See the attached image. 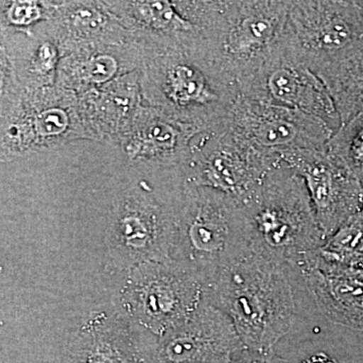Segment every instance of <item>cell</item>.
Returning a JSON list of instances; mask_svg holds the SVG:
<instances>
[{
    "label": "cell",
    "instance_id": "obj_16",
    "mask_svg": "<svg viewBox=\"0 0 363 363\" xmlns=\"http://www.w3.org/2000/svg\"><path fill=\"white\" fill-rule=\"evenodd\" d=\"M199 133L143 102L116 147L128 164L138 168H180Z\"/></svg>",
    "mask_w": 363,
    "mask_h": 363
},
{
    "label": "cell",
    "instance_id": "obj_6",
    "mask_svg": "<svg viewBox=\"0 0 363 363\" xmlns=\"http://www.w3.org/2000/svg\"><path fill=\"white\" fill-rule=\"evenodd\" d=\"M0 100L1 162L47 154L88 140L77 94L70 90L57 85L35 90L21 88Z\"/></svg>",
    "mask_w": 363,
    "mask_h": 363
},
{
    "label": "cell",
    "instance_id": "obj_9",
    "mask_svg": "<svg viewBox=\"0 0 363 363\" xmlns=\"http://www.w3.org/2000/svg\"><path fill=\"white\" fill-rule=\"evenodd\" d=\"M286 45L314 73L363 52V1L294 0Z\"/></svg>",
    "mask_w": 363,
    "mask_h": 363
},
{
    "label": "cell",
    "instance_id": "obj_10",
    "mask_svg": "<svg viewBox=\"0 0 363 363\" xmlns=\"http://www.w3.org/2000/svg\"><path fill=\"white\" fill-rule=\"evenodd\" d=\"M124 28L156 49L206 52L223 1L104 0Z\"/></svg>",
    "mask_w": 363,
    "mask_h": 363
},
{
    "label": "cell",
    "instance_id": "obj_5",
    "mask_svg": "<svg viewBox=\"0 0 363 363\" xmlns=\"http://www.w3.org/2000/svg\"><path fill=\"white\" fill-rule=\"evenodd\" d=\"M243 204L253 250L289 267L326 242L304 180L284 162L267 172Z\"/></svg>",
    "mask_w": 363,
    "mask_h": 363
},
{
    "label": "cell",
    "instance_id": "obj_7",
    "mask_svg": "<svg viewBox=\"0 0 363 363\" xmlns=\"http://www.w3.org/2000/svg\"><path fill=\"white\" fill-rule=\"evenodd\" d=\"M290 7L286 0L223 1L208 56L240 86L285 44Z\"/></svg>",
    "mask_w": 363,
    "mask_h": 363
},
{
    "label": "cell",
    "instance_id": "obj_27",
    "mask_svg": "<svg viewBox=\"0 0 363 363\" xmlns=\"http://www.w3.org/2000/svg\"><path fill=\"white\" fill-rule=\"evenodd\" d=\"M231 363H289L276 354L274 350L257 351L243 347L234 354Z\"/></svg>",
    "mask_w": 363,
    "mask_h": 363
},
{
    "label": "cell",
    "instance_id": "obj_13",
    "mask_svg": "<svg viewBox=\"0 0 363 363\" xmlns=\"http://www.w3.org/2000/svg\"><path fill=\"white\" fill-rule=\"evenodd\" d=\"M238 88L241 95L252 99L317 117L334 133L341 126L326 86L289 51L286 42L266 65Z\"/></svg>",
    "mask_w": 363,
    "mask_h": 363
},
{
    "label": "cell",
    "instance_id": "obj_20",
    "mask_svg": "<svg viewBox=\"0 0 363 363\" xmlns=\"http://www.w3.org/2000/svg\"><path fill=\"white\" fill-rule=\"evenodd\" d=\"M135 327L121 315H91L71 336L67 363H145Z\"/></svg>",
    "mask_w": 363,
    "mask_h": 363
},
{
    "label": "cell",
    "instance_id": "obj_2",
    "mask_svg": "<svg viewBox=\"0 0 363 363\" xmlns=\"http://www.w3.org/2000/svg\"><path fill=\"white\" fill-rule=\"evenodd\" d=\"M183 187L180 168L131 164L128 183L112 198L105 233L109 259L119 271L171 259Z\"/></svg>",
    "mask_w": 363,
    "mask_h": 363
},
{
    "label": "cell",
    "instance_id": "obj_21",
    "mask_svg": "<svg viewBox=\"0 0 363 363\" xmlns=\"http://www.w3.org/2000/svg\"><path fill=\"white\" fill-rule=\"evenodd\" d=\"M49 30L63 57L81 48L117 44L135 38L104 1H59Z\"/></svg>",
    "mask_w": 363,
    "mask_h": 363
},
{
    "label": "cell",
    "instance_id": "obj_23",
    "mask_svg": "<svg viewBox=\"0 0 363 363\" xmlns=\"http://www.w3.org/2000/svg\"><path fill=\"white\" fill-rule=\"evenodd\" d=\"M333 100L341 124L363 112V52L316 72Z\"/></svg>",
    "mask_w": 363,
    "mask_h": 363
},
{
    "label": "cell",
    "instance_id": "obj_8",
    "mask_svg": "<svg viewBox=\"0 0 363 363\" xmlns=\"http://www.w3.org/2000/svg\"><path fill=\"white\" fill-rule=\"evenodd\" d=\"M205 283L176 260H156L126 272L121 290L124 318L157 338L189 319L204 301Z\"/></svg>",
    "mask_w": 363,
    "mask_h": 363
},
{
    "label": "cell",
    "instance_id": "obj_12",
    "mask_svg": "<svg viewBox=\"0 0 363 363\" xmlns=\"http://www.w3.org/2000/svg\"><path fill=\"white\" fill-rule=\"evenodd\" d=\"M223 125L260 156L281 161L303 150L326 149L334 131L321 119L238 95Z\"/></svg>",
    "mask_w": 363,
    "mask_h": 363
},
{
    "label": "cell",
    "instance_id": "obj_1",
    "mask_svg": "<svg viewBox=\"0 0 363 363\" xmlns=\"http://www.w3.org/2000/svg\"><path fill=\"white\" fill-rule=\"evenodd\" d=\"M288 269L250 247L205 285V301L230 318L245 348L274 350L293 328L296 306Z\"/></svg>",
    "mask_w": 363,
    "mask_h": 363
},
{
    "label": "cell",
    "instance_id": "obj_26",
    "mask_svg": "<svg viewBox=\"0 0 363 363\" xmlns=\"http://www.w3.org/2000/svg\"><path fill=\"white\" fill-rule=\"evenodd\" d=\"M327 150L340 160L363 185V112L341 124L327 143Z\"/></svg>",
    "mask_w": 363,
    "mask_h": 363
},
{
    "label": "cell",
    "instance_id": "obj_11",
    "mask_svg": "<svg viewBox=\"0 0 363 363\" xmlns=\"http://www.w3.org/2000/svg\"><path fill=\"white\" fill-rule=\"evenodd\" d=\"M278 162L260 156L222 123L193 138L180 169L186 183L221 191L245 203Z\"/></svg>",
    "mask_w": 363,
    "mask_h": 363
},
{
    "label": "cell",
    "instance_id": "obj_22",
    "mask_svg": "<svg viewBox=\"0 0 363 363\" xmlns=\"http://www.w3.org/2000/svg\"><path fill=\"white\" fill-rule=\"evenodd\" d=\"M0 57L6 59L21 88L56 85L63 54L50 33L49 21L32 32H0Z\"/></svg>",
    "mask_w": 363,
    "mask_h": 363
},
{
    "label": "cell",
    "instance_id": "obj_4",
    "mask_svg": "<svg viewBox=\"0 0 363 363\" xmlns=\"http://www.w3.org/2000/svg\"><path fill=\"white\" fill-rule=\"evenodd\" d=\"M250 247L243 202L221 191L184 181L172 259L195 272L206 285Z\"/></svg>",
    "mask_w": 363,
    "mask_h": 363
},
{
    "label": "cell",
    "instance_id": "obj_19",
    "mask_svg": "<svg viewBox=\"0 0 363 363\" xmlns=\"http://www.w3.org/2000/svg\"><path fill=\"white\" fill-rule=\"evenodd\" d=\"M77 96L88 140L116 147L143 104L140 70Z\"/></svg>",
    "mask_w": 363,
    "mask_h": 363
},
{
    "label": "cell",
    "instance_id": "obj_28",
    "mask_svg": "<svg viewBox=\"0 0 363 363\" xmlns=\"http://www.w3.org/2000/svg\"><path fill=\"white\" fill-rule=\"evenodd\" d=\"M300 363H338L335 358L330 357L325 352H318L311 357L306 358Z\"/></svg>",
    "mask_w": 363,
    "mask_h": 363
},
{
    "label": "cell",
    "instance_id": "obj_17",
    "mask_svg": "<svg viewBox=\"0 0 363 363\" xmlns=\"http://www.w3.org/2000/svg\"><path fill=\"white\" fill-rule=\"evenodd\" d=\"M297 269L320 311L333 323L363 330V267L327 260L319 250Z\"/></svg>",
    "mask_w": 363,
    "mask_h": 363
},
{
    "label": "cell",
    "instance_id": "obj_25",
    "mask_svg": "<svg viewBox=\"0 0 363 363\" xmlns=\"http://www.w3.org/2000/svg\"><path fill=\"white\" fill-rule=\"evenodd\" d=\"M59 1L13 0L0 4V32H32L54 18Z\"/></svg>",
    "mask_w": 363,
    "mask_h": 363
},
{
    "label": "cell",
    "instance_id": "obj_24",
    "mask_svg": "<svg viewBox=\"0 0 363 363\" xmlns=\"http://www.w3.org/2000/svg\"><path fill=\"white\" fill-rule=\"evenodd\" d=\"M319 252L330 262L363 267V207L332 234Z\"/></svg>",
    "mask_w": 363,
    "mask_h": 363
},
{
    "label": "cell",
    "instance_id": "obj_18",
    "mask_svg": "<svg viewBox=\"0 0 363 363\" xmlns=\"http://www.w3.org/2000/svg\"><path fill=\"white\" fill-rule=\"evenodd\" d=\"M152 47L135 37L117 44L81 48L60 62L56 85L76 94L140 70Z\"/></svg>",
    "mask_w": 363,
    "mask_h": 363
},
{
    "label": "cell",
    "instance_id": "obj_3",
    "mask_svg": "<svg viewBox=\"0 0 363 363\" xmlns=\"http://www.w3.org/2000/svg\"><path fill=\"white\" fill-rule=\"evenodd\" d=\"M143 102L199 131L226 121L240 88L206 52L154 49L140 70Z\"/></svg>",
    "mask_w": 363,
    "mask_h": 363
},
{
    "label": "cell",
    "instance_id": "obj_14",
    "mask_svg": "<svg viewBox=\"0 0 363 363\" xmlns=\"http://www.w3.org/2000/svg\"><path fill=\"white\" fill-rule=\"evenodd\" d=\"M305 182L327 240L363 207V185L326 149L294 152L281 160Z\"/></svg>",
    "mask_w": 363,
    "mask_h": 363
},
{
    "label": "cell",
    "instance_id": "obj_15",
    "mask_svg": "<svg viewBox=\"0 0 363 363\" xmlns=\"http://www.w3.org/2000/svg\"><path fill=\"white\" fill-rule=\"evenodd\" d=\"M243 347L230 318L204 298L192 316L157 339L145 363H231Z\"/></svg>",
    "mask_w": 363,
    "mask_h": 363
}]
</instances>
